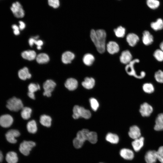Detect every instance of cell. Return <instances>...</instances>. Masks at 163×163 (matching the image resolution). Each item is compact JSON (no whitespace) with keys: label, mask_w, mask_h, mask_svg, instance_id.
<instances>
[{"label":"cell","mask_w":163,"mask_h":163,"mask_svg":"<svg viewBox=\"0 0 163 163\" xmlns=\"http://www.w3.org/2000/svg\"><path fill=\"white\" fill-rule=\"evenodd\" d=\"M106 37V32L104 30L98 29L95 30L92 29L91 31V38L97 51L100 53H103L105 51Z\"/></svg>","instance_id":"cell-1"},{"label":"cell","mask_w":163,"mask_h":163,"mask_svg":"<svg viewBox=\"0 0 163 163\" xmlns=\"http://www.w3.org/2000/svg\"><path fill=\"white\" fill-rule=\"evenodd\" d=\"M139 62L140 60L138 59H133L129 64L126 65L125 69L129 75L133 76L137 79H142L146 76V72L144 71H142L140 73H138L135 68V64L139 63Z\"/></svg>","instance_id":"cell-2"},{"label":"cell","mask_w":163,"mask_h":163,"mask_svg":"<svg viewBox=\"0 0 163 163\" xmlns=\"http://www.w3.org/2000/svg\"><path fill=\"white\" fill-rule=\"evenodd\" d=\"M6 106L8 110L14 112H17L24 107L22 101L15 97L9 99L7 101Z\"/></svg>","instance_id":"cell-3"},{"label":"cell","mask_w":163,"mask_h":163,"mask_svg":"<svg viewBox=\"0 0 163 163\" xmlns=\"http://www.w3.org/2000/svg\"><path fill=\"white\" fill-rule=\"evenodd\" d=\"M73 113L72 117L75 119H78L80 117L88 119L91 116V113L89 110L77 105H75L74 107Z\"/></svg>","instance_id":"cell-4"},{"label":"cell","mask_w":163,"mask_h":163,"mask_svg":"<svg viewBox=\"0 0 163 163\" xmlns=\"http://www.w3.org/2000/svg\"><path fill=\"white\" fill-rule=\"evenodd\" d=\"M11 10L14 16L18 18H21L25 15V11L21 4L18 2H14L11 7Z\"/></svg>","instance_id":"cell-5"},{"label":"cell","mask_w":163,"mask_h":163,"mask_svg":"<svg viewBox=\"0 0 163 163\" xmlns=\"http://www.w3.org/2000/svg\"><path fill=\"white\" fill-rule=\"evenodd\" d=\"M35 145L36 143L33 141H24L20 144L19 150L23 155L27 156L29 154L32 149Z\"/></svg>","instance_id":"cell-6"},{"label":"cell","mask_w":163,"mask_h":163,"mask_svg":"<svg viewBox=\"0 0 163 163\" xmlns=\"http://www.w3.org/2000/svg\"><path fill=\"white\" fill-rule=\"evenodd\" d=\"M153 111V107L147 102H144L140 105L139 112L143 117H149L150 116Z\"/></svg>","instance_id":"cell-7"},{"label":"cell","mask_w":163,"mask_h":163,"mask_svg":"<svg viewBox=\"0 0 163 163\" xmlns=\"http://www.w3.org/2000/svg\"><path fill=\"white\" fill-rule=\"evenodd\" d=\"M56 85V83L53 80L48 79L46 80L43 84V88L44 90L43 95L47 97H50L51 93Z\"/></svg>","instance_id":"cell-8"},{"label":"cell","mask_w":163,"mask_h":163,"mask_svg":"<svg viewBox=\"0 0 163 163\" xmlns=\"http://www.w3.org/2000/svg\"><path fill=\"white\" fill-rule=\"evenodd\" d=\"M14 119L8 114H5L0 116V126L4 128L10 127L13 124Z\"/></svg>","instance_id":"cell-9"},{"label":"cell","mask_w":163,"mask_h":163,"mask_svg":"<svg viewBox=\"0 0 163 163\" xmlns=\"http://www.w3.org/2000/svg\"><path fill=\"white\" fill-rule=\"evenodd\" d=\"M20 135L19 131L16 129H12L8 130L5 134L7 141L10 143L14 144L17 142L16 138Z\"/></svg>","instance_id":"cell-10"},{"label":"cell","mask_w":163,"mask_h":163,"mask_svg":"<svg viewBox=\"0 0 163 163\" xmlns=\"http://www.w3.org/2000/svg\"><path fill=\"white\" fill-rule=\"evenodd\" d=\"M154 40V37L149 31H144L142 37V41L144 45L146 46L150 45L153 43Z\"/></svg>","instance_id":"cell-11"},{"label":"cell","mask_w":163,"mask_h":163,"mask_svg":"<svg viewBox=\"0 0 163 163\" xmlns=\"http://www.w3.org/2000/svg\"><path fill=\"white\" fill-rule=\"evenodd\" d=\"M129 136L134 139H137L141 136V132L140 129L136 125L131 126L128 132Z\"/></svg>","instance_id":"cell-12"},{"label":"cell","mask_w":163,"mask_h":163,"mask_svg":"<svg viewBox=\"0 0 163 163\" xmlns=\"http://www.w3.org/2000/svg\"><path fill=\"white\" fill-rule=\"evenodd\" d=\"M120 59L121 63L127 65L133 60L132 56L129 50H125L122 52Z\"/></svg>","instance_id":"cell-13"},{"label":"cell","mask_w":163,"mask_h":163,"mask_svg":"<svg viewBox=\"0 0 163 163\" xmlns=\"http://www.w3.org/2000/svg\"><path fill=\"white\" fill-rule=\"evenodd\" d=\"M145 159L147 163H155L157 159V151L149 150L145 154Z\"/></svg>","instance_id":"cell-14"},{"label":"cell","mask_w":163,"mask_h":163,"mask_svg":"<svg viewBox=\"0 0 163 163\" xmlns=\"http://www.w3.org/2000/svg\"><path fill=\"white\" fill-rule=\"evenodd\" d=\"M139 37L136 34L130 33L126 37V40L129 45L131 47L136 46L139 40Z\"/></svg>","instance_id":"cell-15"},{"label":"cell","mask_w":163,"mask_h":163,"mask_svg":"<svg viewBox=\"0 0 163 163\" xmlns=\"http://www.w3.org/2000/svg\"><path fill=\"white\" fill-rule=\"evenodd\" d=\"M106 48L107 52L111 54L118 53L120 50L118 44L113 41L109 42L107 44Z\"/></svg>","instance_id":"cell-16"},{"label":"cell","mask_w":163,"mask_h":163,"mask_svg":"<svg viewBox=\"0 0 163 163\" xmlns=\"http://www.w3.org/2000/svg\"><path fill=\"white\" fill-rule=\"evenodd\" d=\"M65 87L70 91H74L78 86V82L75 78H69L67 79L65 83Z\"/></svg>","instance_id":"cell-17"},{"label":"cell","mask_w":163,"mask_h":163,"mask_svg":"<svg viewBox=\"0 0 163 163\" xmlns=\"http://www.w3.org/2000/svg\"><path fill=\"white\" fill-rule=\"evenodd\" d=\"M144 139L141 136L139 138L134 139L132 142V145L134 150L136 152L139 151L143 146Z\"/></svg>","instance_id":"cell-18"},{"label":"cell","mask_w":163,"mask_h":163,"mask_svg":"<svg viewBox=\"0 0 163 163\" xmlns=\"http://www.w3.org/2000/svg\"><path fill=\"white\" fill-rule=\"evenodd\" d=\"M120 155L124 159L128 160L132 159L134 157L133 151L130 149L126 148H123L120 150Z\"/></svg>","instance_id":"cell-19"},{"label":"cell","mask_w":163,"mask_h":163,"mask_svg":"<svg viewBox=\"0 0 163 163\" xmlns=\"http://www.w3.org/2000/svg\"><path fill=\"white\" fill-rule=\"evenodd\" d=\"M75 57L74 54L72 52L67 51L64 52L62 56V60L64 64H67L71 63Z\"/></svg>","instance_id":"cell-20"},{"label":"cell","mask_w":163,"mask_h":163,"mask_svg":"<svg viewBox=\"0 0 163 163\" xmlns=\"http://www.w3.org/2000/svg\"><path fill=\"white\" fill-rule=\"evenodd\" d=\"M18 75L19 78L23 80L30 78L31 77V75L29 72L28 68L26 67L20 69L18 71Z\"/></svg>","instance_id":"cell-21"},{"label":"cell","mask_w":163,"mask_h":163,"mask_svg":"<svg viewBox=\"0 0 163 163\" xmlns=\"http://www.w3.org/2000/svg\"><path fill=\"white\" fill-rule=\"evenodd\" d=\"M151 28L155 31H158L163 29V20L161 18H158L155 21L151 23Z\"/></svg>","instance_id":"cell-22"},{"label":"cell","mask_w":163,"mask_h":163,"mask_svg":"<svg viewBox=\"0 0 163 163\" xmlns=\"http://www.w3.org/2000/svg\"><path fill=\"white\" fill-rule=\"evenodd\" d=\"M21 56L24 59L29 61L34 59L37 56L36 52L33 50L24 51L21 53Z\"/></svg>","instance_id":"cell-23"},{"label":"cell","mask_w":163,"mask_h":163,"mask_svg":"<svg viewBox=\"0 0 163 163\" xmlns=\"http://www.w3.org/2000/svg\"><path fill=\"white\" fill-rule=\"evenodd\" d=\"M95 84V81L91 77H86L84 81L82 82V86L85 88L90 89L92 88Z\"/></svg>","instance_id":"cell-24"},{"label":"cell","mask_w":163,"mask_h":163,"mask_svg":"<svg viewBox=\"0 0 163 163\" xmlns=\"http://www.w3.org/2000/svg\"><path fill=\"white\" fill-rule=\"evenodd\" d=\"M5 159L8 163H17L18 161V158L16 152L11 151L6 154Z\"/></svg>","instance_id":"cell-25"},{"label":"cell","mask_w":163,"mask_h":163,"mask_svg":"<svg viewBox=\"0 0 163 163\" xmlns=\"http://www.w3.org/2000/svg\"><path fill=\"white\" fill-rule=\"evenodd\" d=\"M40 122L42 125L50 127L51 125L52 118L48 115H42L40 117Z\"/></svg>","instance_id":"cell-26"},{"label":"cell","mask_w":163,"mask_h":163,"mask_svg":"<svg viewBox=\"0 0 163 163\" xmlns=\"http://www.w3.org/2000/svg\"><path fill=\"white\" fill-rule=\"evenodd\" d=\"M143 91L147 94H151L155 91V88L154 85L150 82H146L144 83L142 87Z\"/></svg>","instance_id":"cell-27"},{"label":"cell","mask_w":163,"mask_h":163,"mask_svg":"<svg viewBox=\"0 0 163 163\" xmlns=\"http://www.w3.org/2000/svg\"><path fill=\"white\" fill-rule=\"evenodd\" d=\"M89 132L87 129H83L78 132L76 138L84 142L87 140L88 134Z\"/></svg>","instance_id":"cell-28"},{"label":"cell","mask_w":163,"mask_h":163,"mask_svg":"<svg viewBox=\"0 0 163 163\" xmlns=\"http://www.w3.org/2000/svg\"><path fill=\"white\" fill-rule=\"evenodd\" d=\"M37 62L39 64H44L48 62L50 58L47 54L44 53L38 54L36 58Z\"/></svg>","instance_id":"cell-29"},{"label":"cell","mask_w":163,"mask_h":163,"mask_svg":"<svg viewBox=\"0 0 163 163\" xmlns=\"http://www.w3.org/2000/svg\"><path fill=\"white\" fill-rule=\"evenodd\" d=\"M27 128L29 132L31 133H35L37 129L36 122L34 120L29 121L27 125Z\"/></svg>","instance_id":"cell-30"},{"label":"cell","mask_w":163,"mask_h":163,"mask_svg":"<svg viewBox=\"0 0 163 163\" xmlns=\"http://www.w3.org/2000/svg\"><path fill=\"white\" fill-rule=\"evenodd\" d=\"M21 115L22 118L25 120L29 119L31 116L32 109L28 107H24L21 110Z\"/></svg>","instance_id":"cell-31"},{"label":"cell","mask_w":163,"mask_h":163,"mask_svg":"<svg viewBox=\"0 0 163 163\" xmlns=\"http://www.w3.org/2000/svg\"><path fill=\"white\" fill-rule=\"evenodd\" d=\"M94 60V56L92 54L89 53L85 54L83 58L84 63L87 66L91 65L93 63Z\"/></svg>","instance_id":"cell-32"},{"label":"cell","mask_w":163,"mask_h":163,"mask_svg":"<svg viewBox=\"0 0 163 163\" xmlns=\"http://www.w3.org/2000/svg\"><path fill=\"white\" fill-rule=\"evenodd\" d=\"M105 139L107 141L113 144H117L119 141L118 136L116 134L110 133L107 134Z\"/></svg>","instance_id":"cell-33"},{"label":"cell","mask_w":163,"mask_h":163,"mask_svg":"<svg viewBox=\"0 0 163 163\" xmlns=\"http://www.w3.org/2000/svg\"><path fill=\"white\" fill-rule=\"evenodd\" d=\"M28 43L31 46H33L34 44H35L37 46V49L39 50L41 49V46L43 44V42L42 40L36 39L33 37L29 39Z\"/></svg>","instance_id":"cell-34"},{"label":"cell","mask_w":163,"mask_h":163,"mask_svg":"<svg viewBox=\"0 0 163 163\" xmlns=\"http://www.w3.org/2000/svg\"><path fill=\"white\" fill-rule=\"evenodd\" d=\"M146 3L149 8L153 10L157 9L160 5V2L158 0H146Z\"/></svg>","instance_id":"cell-35"},{"label":"cell","mask_w":163,"mask_h":163,"mask_svg":"<svg viewBox=\"0 0 163 163\" xmlns=\"http://www.w3.org/2000/svg\"><path fill=\"white\" fill-rule=\"evenodd\" d=\"M153 56L157 61L163 62V51L160 49H157L154 51Z\"/></svg>","instance_id":"cell-36"},{"label":"cell","mask_w":163,"mask_h":163,"mask_svg":"<svg viewBox=\"0 0 163 163\" xmlns=\"http://www.w3.org/2000/svg\"><path fill=\"white\" fill-rule=\"evenodd\" d=\"M154 78L157 82L163 84V70L159 69L156 71L154 74Z\"/></svg>","instance_id":"cell-37"},{"label":"cell","mask_w":163,"mask_h":163,"mask_svg":"<svg viewBox=\"0 0 163 163\" xmlns=\"http://www.w3.org/2000/svg\"><path fill=\"white\" fill-rule=\"evenodd\" d=\"M116 36L118 37H123L125 35L126 30L122 26H120L114 30Z\"/></svg>","instance_id":"cell-38"},{"label":"cell","mask_w":163,"mask_h":163,"mask_svg":"<svg viewBox=\"0 0 163 163\" xmlns=\"http://www.w3.org/2000/svg\"><path fill=\"white\" fill-rule=\"evenodd\" d=\"M87 140L92 144H95L97 141V133L94 132L89 131L87 137Z\"/></svg>","instance_id":"cell-39"},{"label":"cell","mask_w":163,"mask_h":163,"mask_svg":"<svg viewBox=\"0 0 163 163\" xmlns=\"http://www.w3.org/2000/svg\"><path fill=\"white\" fill-rule=\"evenodd\" d=\"M91 107L94 111H96L98 109L99 104L97 100L94 98H91L89 100Z\"/></svg>","instance_id":"cell-40"},{"label":"cell","mask_w":163,"mask_h":163,"mask_svg":"<svg viewBox=\"0 0 163 163\" xmlns=\"http://www.w3.org/2000/svg\"><path fill=\"white\" fill-rule=\"evenodd\" d=\"M48 5L53 8L56 9L60 6L59 0H47Z\"/></svg>","instance_id":"cell-41"},{"label":"cell","mask_w":163,"mask_h":163,"mask_svg":"<svg viewBox=\"0 0 163 163\" xmlns=\"http://www.w3.org/2000/svg\"><path fill=\"white\" fill-rule=\"evenodd\" d=\"M29 92L34 93L40 89L39 85L34 83H31L28 86Z\"/></svg>","instance_id":"cell-42"},{"label":"cell","mask_w":163,"mask_h":163,"mask_svg":"<svg viewBox=\"0 0 163 163\" xmlns=\"http://www.w3.org/2000/svg\"><path fill=\"white\" fill-rule=\"evenodd\" d=\"M157 159L161 163H163V146H160L157 151Z\"/></svg>","instance_id":"cell-43"},{"label":"cell","mask_w":163,"mask_h":163,"mask_svg":"<svg viewBox=\"0 0 163 163\" xmlns=\"http://www.w3.org/2000/svg\"><path fill=\"white\" fill-rule=\"evenodd\" d=\"M84 142L75 137L73 141V145L74 147L76 149L81 148L83 145Z\"/></svg>","instance_id":"cell-44"},{"label":"cell","mask_w":163,"mask_h":163,"mask_svg":"<svg viewBox=\"0 0 163 163\" xmlns=\"http://www.w3.org/2000/svg\"><path fill=\"white\" fill-rule=\"evenodd\" d=\"M155 123L163 125V113L158 114L155 120Z\"/></svg>","instance_id":"cell-45"},{"label":"cell","mask_w":163,"mask_h":163,"mask_svg":"<svg viewBox=\"0 0 163 163\" xmlns=\"http://www.w3.org/2000/svg\"><path fill=\"white\" fill-rule=\"evenodd\" d=\"M12 28L13 30L14 33L15 35H18L20 34V29L19 27H18L17 25H13L12 26Z\"/></svg>","instance_id":"cell-46"},{"label":"cell","mask_w":163,"mask_h":163,"mask_svg":"<svg viewBox=\"0 0 163 163\" xmlns=\"http://www.w3.org/2000/svg\"><path fill=\"white\" fill-rule=\"evenodd\" d=\"M154 129L157 131H160L163 130V125L155 123L154 126Z\"/></svg>","instance_id":"cell-47"},{"label":"cell","mask_w":163,"mask_h":163,"mask_svg":"<svg viewBox=\"0 0 163 163\" xmlns=\"http://www.w3.org/2000/svg\"><path fill=\"white\" fill-rule=\"evenodd\" d=\"M19 27L20 30H23L25 27L26 25L25 23L22 21H19Z\"/></svg>","instance_id":"cell-48"},{"label":"cell","mask_w":163,"mask_h":163,"mask_svg":"<svg viewBox=\"0 0 163 163\" xmlns=\"http://www.w3.org/2000/svg\"><path fill=\"white\" fill-rule=\"evenodd\" d=\"M28 96L30 98L34 99H35V94L34 93L28 92L27 93Z\"/></svg>","instance_id":"cell-49"},{"label":"cell","mask_w":163,"mask_h":163,"mask_svg":"<svg viewBox=\"0 0 163 163\" xmlns=\"http://www.w3.org/2000/svg\"><path fill=\"white\" fill-rule=\"evenodd\" d=\"M3 154L1 151H0V163L3 160Z\"/></svg>","instance_id":"cell-50"},{"label":"cell","mask_w":163,"mask_h":163,"mask_svg":"<svg viewBox=\"0 0 163 163\" xmlns=\"http://www.w3.org/2000/svg\"><path fill=\"white\" fill-rule=\"evenodd\" d=\"M159 49L163 51V40L159 44Z\"/></svg>","instance_id":"cell-51"},{"label":"cell","mask_w":163,"mask_h":163,"mask_svg":"<svg viewBox=\"0 0 163 163\" xmlns=\"http://www.w3.org/2000/svg\"></svg>","instance_id":"cell-52"}]
</instances>
